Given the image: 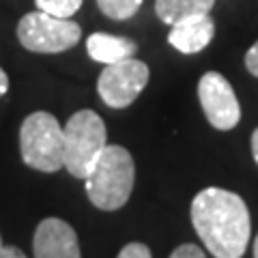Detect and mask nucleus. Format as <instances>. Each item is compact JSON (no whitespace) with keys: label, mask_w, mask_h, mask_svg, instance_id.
<instances>
[{"label":"nucleus","mask_w":258,"mask_h":258,"mask_svg":"<svg viewBox=\"0 0 258 258\" xmlns=\"http://www.w3.org/2000/svg\"><path fill=\"white\" fill-rule=\"evenodd\" d=\"M191 224L215 258H241L249 243V211L235 191L207 187L191 200Z\"/></svg>","instance_id":"f257e3e1"},{"label":"nucleus","mask_w":258,"mask_h":258,"mask_svg":"<svg viewBox=\"0 0 258 258\" xmlns=\"http://www.w3.org/2000/svg\"><path fill=\"white\" fill-rule=\"evenodd\" d=\"M134 157L120 144H106L84 176L88 200L101 211H118L134 191Z\"/></svg>","instance_id":"f03ea898"},{"label":"nucleus","mask_w":258,"mask_h":258,"mask_svg":"<svg viewBox=\"0 0 258 258\" xmlns=\"http://www.w3.org/2000/svg\"><path fill=\"white\" fill-rule=\"evenodd\" d=\"M20 151L28 168L58 172L64 168V134L58 118L50 112H32L20 127Z\"/></svg>","instance_id":"7ed1b4c3"},{"label":"nucleus","mask_w":258,"mask_h":258,"mask_svg":"<svg viewBox=\"0 0 258 258\" xmlns=\"http://www.w3.org/2000/svg\"><path fill=\"white\" fill-rule=\"evenodd\" d=\"M64 134V168L71 176L84 179L103 151L108 140L106 123L93 110H80L62 127Z\"/></svg>","instance_id":"20e7f679"},{"label":"nucleus","mask_w":258,"mask_h":258,"mask_svg":"<svg viewBox=\"0 0 258 258\" xmlns=\"http://www.w3.org/2000/svg\"><path fill=\"white\" fill-rule=\"evenodd\" d=\"M18 39L28 52L60 54L80 43L82 28L80 24L71 22V18H56L45 11H32L18 22Z\"/></svg>","instance_id":"39448f33"},{"label":"nucleus","mask_w":258,"mask_h":258,"mask_svg":"<svg viewBox=\"0 0 258 258\" xmlns=\"http://www.w3.org/2000/svg\"><path fill=\"white\" fill-rule=\"evenodd\" d=\"M149 64L132 56V58L103 67L99 80H97V93L108 108L123 110L138 99V95L149 84Z\"/></svg>","instance_id":"423d86ee"},{"label":"nucleus","mask_w":258,"mask_h":258,"mask_svg":"<svg viewBox=\"0 0 258 258\" xmlns=\"http://www.w3.org/2000/svg\"><path fill=\"white\" fill-rule=\"evenodd\" d=\"M198 99L207 120L220 132H230L241 120V106L230 82L217 71H207L198 82Z\"/></svg>","instance_id":"0eeeda50"},{"label":"nucleus","mask_w":258,"mask_h":258,"mask_svg":"<svg viewBox=\"0 0 258 258\" xmlns=\"http://www.w3.org/2000/svg\"><path fill=\"white\" fill-rule=\"evenodd\" d=\"M32 252L35 258H82L76 230L60 217L39 222L32 237Z\"/></svg>","instance_id":"6e6552de"},{"label":"nucleus","mask_w":258,"mask_h":258,"mask_svg":"<svg viewBox=\"0 0 258 258\" xmlns=\"http://www.w3.org/2000/svg\"><path fill=\"white\" fill-rule=\"evenodd\" d=\"M215 37V22L209 13L191 15L170 26L168 43L181 54H198L213 41Z\"/></svg>","instance_id":"1a4fd4ad"},{"label":"nucleus","mask_w":258,"mask_h":258,"mask_svg":"<svg viewBox=\"0 0 258 258\" xmlns=\"http://www.w3.org/2000/svg\"><path fill=\"white\" fill-rule=\"evenodd\" d=\"M86 52L95 62L112 64V62L136 56L138 43L129 37H116V35H108V32H93L86 39Z\"/></svg>","instance_id":"9d476101"},{"label":"nucleus","mask_w":258,"mask_h":258,"mask_svg":"<svg viewBox=\"0 0 258 258\" xmlns=\"http://www.w3.org/2000/svg\"><path fill=\"white\" fill-rule=\"evenodd\" d=\"M215 0H155V13L157 18L172 26L191 15H203L211 13Z\"/></svg>","instance_id":"9b49d317"},{"label":"nucleus","mask_w":258,"mask_h":258,"mask_svg":"<svg viewBox=\"0 0 258 258\" xmlns=\"http://www.w3.org/2000/svg\"><path fill=\"white\" fill-rule=\"evenodd\" d=\"M97 7H99V11L106 18L123 22V20L134 18L140 11L142 0H97Z\"/></svg>","instance_id":"f8f14e48"},{"label":"nucleus","mask_w":258,"mask_h":258,"mask_svg":"<svg viewBox=\"0 0 258 258\" xmlns=\"http://www.w3.org/2000/svg\"><path fill=\"white\" fill-rule=\"evenodd\" d=\"M82 3L84 0H35L39 11L56 15V18H71V15H76Z\"/></svg>","instance_id":"ddd939ff"},{"label":"nucleus","mask_w":258,"mask_h":258,"mask_svg":"<svg viewBox=\"0 0 258 258\" xmlns=\"http://www.w3.org/2000/svg\"><path fill=\"white\" fill-rule=\"evenodd\" d=\"M116 258H153V256H151V249L144 243H127L118 252Z\"/></svg>","instance_id":"4468645a"},{"label":"nucleus","mask_w":258,"mask_h":258,"mask_svg":"<svg viewBox=\"0 0 258 258\" xmlns=\"http://www.w3.org/2000/svg\"><path fill=\"white\" fill-rule=\"evenodd\" d=\"M168 258H207V254H205V249H200L198 245L183 243V245H179L176 249H172V254L168 256Z\"/></svg>","instance_id":"2eb2a0df"},{"label":"nucleus","mask_w":258,"mask_h":258,"mask_svg":"<svg viewBox=\"0 0 258 258\" xmlns=\"http://www.w3.org/2000/svg\"><path fill=\"white\" fill-rule=\"evenodd\" d=\"M245 69L252 74L254 78H258V41L249 47L245 54Z\"/></svg>","instance_id":"dca6fc26"},{"label":"nucleus","mask_w":258,"mask_h":258,"mask_svg":"<svg viewBox=\"0 0 258 258\" xmlns=\"http://www.w3.org/2000/svg\"><path fill=\"white\" fill-rule=\"evenodd\" d=\"M0 258H28V256L15 245H7V247L3 245V249H0Z\"/></svg>","instance_id":"f3484780"},{"label":"nucleus","mask_w":258,"mask_h":258,"mask_svg":"<svg viewBox=\"0 0 258 258\" xmlns=\"http://www.w3.org/2000/svg\"><path fill=\"white\" fill-rule=\"evenodd\" d=\"M7 91H9V78H7L5 69L0 67V97L7 95Z\"/></svg>","instance_id":"a211bd4d"},{"label":"nucleus","mask_w":258,"mask_h":258,"mask_svg":"<svg viewBox=\"0 0 258 258\" xmlns=\"http://www.w3.org/2000/svg\"><path fill=\"white\" fill-rule=\"evenodd\" d=\"M252 155H254V161L258 164V127L254 129V134H252Z\"/></svg>","instance_id":"6ab92c4d"},{"label":"nucleus","mask_w":258,"mask_h":258,"mask_svg":"<svg viewBox=\"0 0 258 258\" xmlns=\"http://www.w3.org/2000/svg\"><path fill=\"white\" fill-rule=\"evenodd\" d=\"M254 258H258V235L254 239Z\"/></svg>","instance_id":"aec40b11"},{"label":"nucleus","mask_w":258,"mask_h":258,"mask_svg":"<svg viewBox=\"0 0 258 258\" xmlns=\"http://www.w3.org/2000/svg\"><path fill=\"white\" fill-rule=\"evenodd\" d=\"M0 249H3V237H0Z\"/></svg>","instance_id":"412c9836"}]
</instances>
